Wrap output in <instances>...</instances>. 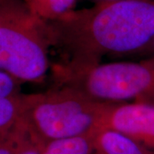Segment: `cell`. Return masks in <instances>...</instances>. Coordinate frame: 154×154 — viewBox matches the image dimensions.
<instances>
[{
	"mask_svg": "<svg viewBox=\"0 0 154 154\" xmlns=\"http://www.w3.org/2000/svg\"><path fill=\"white\" fill-rule=\"evenodd\" d=\"M109 103L64 86L25 95L22 120L45 143L96 129Z\"/></svg>",
	"mask_w": 154,
	"mask_h": 154,
	"instance_id": "cell-2",
	"label": "cell"
},
{
	"mask_svg": "<svg viewBox=\"0 0 154 154\" xmlns=\"http://www.w3.org/2000/svg\"><path fill=\"white\" fill-rule=\"evenodd\" d=\"M25 95L21 94L0 99V139L5 137L22 120L25 107Z\"/></svg>",
	"mask_w": 154,
	"mask_h": 154,
	"instance_id": "cell-10",
	"label": "cell"
},
{
	"mask_svg": "<svg viewBox=\"0 0 154 154\" xmlns=\"http://www.w3.org/2000/svg\"><path fill=\"white\" fill-rule=\"evenodd\" d=\"M134 56L140 57L143 59H154V38L146 47Z\"/></svg>",
	"mask_w": 154,
	"mask_h": 154,
	"instance_id": "cell-12",
	"label": "cell"
},
{
	"mask_svg": "<svg viewBox=\"0 0 154 154\" xmlns=\"http://www.w3.org/2000/svg\"><path fill=\"white\" fill-rule=\"evenodd\" d=\"M23 82L19 78L6 70L0 71V99L9 98L21 94V84Z\"/></svg>",
	"mask_w": 154,
	"mask_h": 154,
	"instance_id": "cell-11",
	"label": "cell"
},
{
	"mask_svg": "<svg viewBox=\"0 0 154 154\" xmlns=\"http://www.w3.org/2000/svg\"><path fill=\"white\" fill-rule=\"evenodd\" d=\"M77 0H23L33 16L45 22H51L73 10Z\"/></svg>",
	"mask_w": 154,
	"mask_h": 154,
	"instance_id": "cell-9",
	"label": "cell"
},
{
	"mask_svg": "<svg viewBox=\"0 0 154 154\" xmlns=\"http://www.w3.org/2000/svg\"><path fill=\"white\" fill-rule=\"evenodd\" d=\"M58 86L75 88L92 99L115 103L134 99H154V59L140 62H113L91 66L54 67Z\"/></svg>",
	"mask_w": 154,
	"mask_h": 154,
	"instance_id": "cell-4",
	"label": "cell"
},
{
	"mask_svg": "<svg viewBox=\"0 0 154 154\" xmlns=\"http://www.w3.org/2000/svg\"><path fill=\"white\" fill-rule=\"evenodd\" d=\"M96 129L122 133L154 153V104L109 103Z\"/></svg>",
	"mask_w": 154,
	"mask_h": 154,
	"instance_id": "cell-5",
	"label": "cell"
},
{
	"mask_svg": "<svg viewBox=\"0 0 154 154\" xmlns=\"http://www.w3.org/2000/svg\"><path fill=\"white\" fill-rule=\"evenodd\" d=\"M45 22L23 0H0V66L22 82H40L49 69Z\"/></svg>",
	"mask_w": 154,
	"mask_h": 154,
	"instance_id": "cell-3",
	"label": "cell"
},
{
	"mask_svg": "<svg viewBox=\"0 0 154 154\" xmlns=\"http://www.w3.org/2000/svg\"><path fill=\"white\" fill-rule=\"evenodd\" d=\"M147 103H152V104H154V99H152V100H151V101H148Z\"/></svg>",
	"mask_w": 154,
	"mask_h": 154,
	"instance_id": "cell-14",
	"label": "cell"
},
{
	"mask_svg": "<svg viewBox=\"0 0 154 154\" xmlns=\"http://www.w3.org/2000/svg\"><path fill=\"white\" fill-rule=\"evenodd\" d=\"M45 145L20 122L0 139V154H41Z\"/></svg>",
	"mask_w": 154,
	"mask_h": 154,
	"instance_id": "cell-7",
	"label": "cell"
},
{
	"mask_svg": "<svg viewBox=\"0 0 154 154\" xmlns=\"http://www.w3.org/2000/svg\"><path fill=\"white\" fill-rule=\"evenodd\" d=\"M94 154H154L134 140L112 129H97Z\"/></svg>",
	"mask_w": 154,
	"mask_h": 154,
	"instance_id": "cell-6",
	"label": "cell"
},
{
	"mask_svg": "<svg viewBox=\"0 0 154 154\" xmlns=\"http://www.w3.org/2000/svg\"><path fill=\"white\" fill-rule=\"evenodd\" d=\"M45 24L51 46L66 57L63 64L95 65L106 55H135L152 41L154 0L98 2Z\"/></svg>",
	"mask_w": 154,
	"mask_h": 154,
	"instance_id": "cell-1",
	"label": "cell"
},
{
	"mask_svg": "<svg viewBox=\"0 0 154 154\" xmlns=\"http://www.w3.org/2000/svg\"><path fill=\"white\" fill-rule=\"evenodd\" d=\"M98 2H105V1H118V0H97Z\"/></svg>",
	"mask_w": 154,
	"mask_h": 154,
	"instance_id": "cell-13",
	"label": "cell"
},
{
	"mask_svg": "<svg viewBox=\"0 0 154 154\" xmlns=\"http://www.w3.org/2000/svg\"><path fill=\"white\" fill-rule=\"evenodd\" d=\"M97 129L82 135L50 141L41 154H94V138Z\"/></svg>",
	"mask_w": 154,
	"mask_h": 154,
	"instance_id": "cell-8",
	"label": "cell"
}]
</instances>
